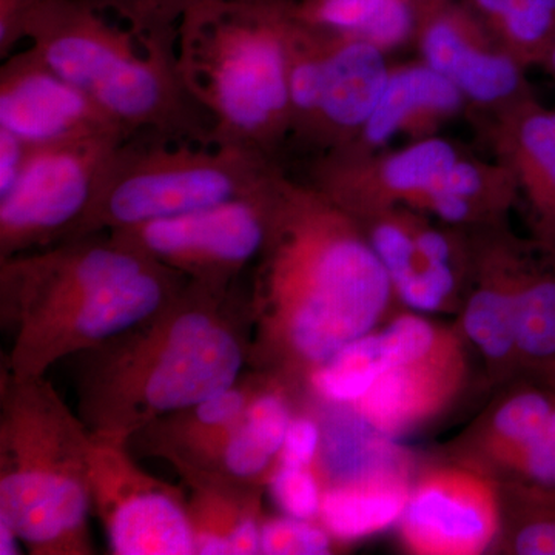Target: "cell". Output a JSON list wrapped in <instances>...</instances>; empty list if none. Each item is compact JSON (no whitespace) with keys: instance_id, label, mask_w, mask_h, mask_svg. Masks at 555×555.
<instances>
[{"instance_id":"cell-1","label":"cell","mask_w":555,"mask_h":555,"mask_svg":"<svg viewBox=\"0 0 555 555\" xmlns=\"http://www.w3.org/2000/svg\"><path fill=\"white\" fill-rule=\"evenodd\" d=\"M259 273L278 364L309 378L403 310L360 222L309 182L280 179Z\"/></svg>"},{"instance_id":"cell-2","label":"cell","mask_w":555,"mask_h":555,"mask_svg":"<svg viewBox=\"0 0 555 555\" xmlns=\"http://www.w3.org/2000/svg\"><path fill=\"white\" fill-rule=\"evenodd\" d=\"M288 24L291 0H221L179 24V75L214 144L278 160L291 134Z\"/></svg>"},{"instance_id":"cell-3","label":"cell","mask_w":555,"mask_h":555,"mask_svg":"<svg viewBox=\"0 0 555 555\" xmlns=\"http://www.w3.org/2000/svg\"><path fill=\"white\" fill-rule=\"evenodd\" d=\"M40 57L82 90L131 138L214 145L211 122L185 89L178 62L145 50L90 0H42L27 22Z\"/></svg>"},{"instance_id":"cell-4","label":"cell","mask_w":555,"mask_h":555,"mask_svg":"<svg viewBox=\"0 0 555 555\" xmlns=\"http://www.w3.org/2000/svg\"><path fill=\"white\" fill-rule=\"evenodd\" d=\"M280 170L275 159L229 145L130 138L109 159L72 238L243 198L264 189Z\"/></svg>"},{"instance_id":"cell-5","label":"cell","mask_w":555,"mask_h":555,"mask_svg":"<svg viewBox=\"0 0 555 555\" xmlns=\"http://www.w3.org/2000/svg\"><path fill=\"white\" fill-rule=\"evenodd\" d=\"M38 387L5 415L0 478V521L36 550L68 547L82 535L89 516L90 441Z\"/></svg>"},{"instance_id":"cell-6","label":"cell","mask_w":555,"mask_h":555,"mask_svg":"<svg viewBox=\"0 0 555 555\" xmlns=\"http://www.w3.org/2000/svg\"><path fill=\"white\" fill-rule=\"evenodd\" d=\"M477 173L476 153L438 134L372 155L317 156L308 182L356 219L406 206L459 225L476 192Z\"/></svg>"},{"instance_id":"cell-7","label":"cell","mask_w":555,"mask_h":555,"mask_svg":"<svg viewBox=\"0 0 555 555\" xmlns=\"http://www.w3.org/2000/svg\"><path fill=\"white\" fill-rule=\"evenodd\" d=\"M389 54L366 40L310 27L292 13L287 35L288 142L313 158L346 149L382 96Z\"/></svg>"},{"instance_id":"cell-8","label":"cell","mask_w":555,"mask_h":555,"mask_svg":"<svg viewBox=\"0 0 555 555\" xmlns=\"http://www.w3.org/2000/svg\"><path fill=\"white\" fill-rule=\"evenodd\" d=\"M378 335L374 385L350 411L379 437L397 438L443 414L469 378L467 343L460 328L400 310Z\"/></svg>"},{"instance_id":"cell-9","label":"cell","mask_w":555,"mask_h":555,"mask_svg":"<svg viewBox=\"0 0 555 555\" xmlns=\"http://www.w3.org/2000/svg\"><path fill=\"white\" fill-rule=\"evenodd\" d=\"M284 170L264 189L179 217L108 232L152 261L193 283L222 288L244 266L261 257L275 214Z\"/></svg>"},{"instance_id":"cell-10","label":"cell","mask_w":555,"mask_h":555,"mask_svg":"<svg viewBox=\"0 0 555 555\" xmlns=\"http://www.w3.org/2000/svg\"><path fill=\"white\" fill-rule=\"evenodd\" d=\"M129 138L101 137L28 150L16 184L0 198L2 259L72 238L105 167Z\"/></svg>"},{"instance_id":"cell-11","label":"cell","mask_w":555,"mask_h":555,"mask_svg":"<svg viewBox=\"0 0 555 555\" xmlns=\"http://www.w3.org/2000/svg\"><path fill=\"white\" fill-rule=\"evenodd\" d=\"M357 221L401 308L422 315H460L474 278L469 230L406 206L385 208Z\"/></svg>"},{"instance_id":"cell-12","label":"cell","mask_w":555,"mask_h":555,"mask_svg":"<svg viewBox=\"0 0 555 555\" xmlns=\"http://www.w3.org/2000/svg\"><path fill=\"white\" fill-rule=\"evenodd\" d=\"M204 309H182L155 328L142 356L124 371L126 392L142 415L188 411L235 386L244 353L238 339Z\"/></svg>"},{"instance_id":"cell-13","label":"cell","mask_w":555,"mask_h":555,"mask_svg":"<svg viewBox=\"0 0 555 555\" xmlns=\"http://www.w3.org/2000/svg\"><path fill=\"white\" fill-rule=\"evenodd\" d=\"M502 389L454 438L456 460L495 485L555 491L554 387L520 377Z\"/></svg>"},{"instance_id":"cell-14","label":"cell","mask_w":555,"mask_h":555,"mask_svg":"<svg viewBox=\"0 0 555 555\" xmlns=\"http://www.w3.org/2000/svg\"><path fill=\"white\" fill-rule=\"evenodd\" d=\"M469 232L473 286L455 324L483 361L489 385L505 386L518 378V310L534 243L518 236L509 222Z\"/></svg>"},{"instance_id":"cell-15","label":"cell","mask_w":555,"mask_h":555,"mask_svg":"<svg viewBox=\"0 0 555 555\" xmlns=\"http://www.w3.org/2000/svg\"><path fill=\"white\" fill-rule=\"evenodd\" d=\"M415 50L462 93L466 115H491L535 96L528 68L494 38L465 0H443L427 17Z\"/></svg>"},{"instance_id":"cell-16","label":"cell","mask_w":555,"mask_h":555,"mask_svg":"<svg viewBox=\"0 0 555 555\" xmlns=\"http://www.w3.org/2000/svg\"><path fill=\"white\" fill-rule=\"evenodd\" d=\"M499 528L494 481L449 460L415 477L398 521L404 550L415 555L489 554Z\"/></svg>"},{"instance_id":"cell-17","label":"cell","mask_w":555,"mask_h":555,"mask_svg":"<svg viewBox=\"0 0 555 555\" xmlns=\"http://www.w3.org/2000/svg\"><path fill=\"white\" fill-rule=\"evenodd\" d=\"M91 496L118 555L195 554V528L177 496L139 473L115 444L90 441Z\"/></svg>"},{"instance_id":"cell-18","label":"cell","mask_w":555,"mask_h":555,"mask_svg":"<svg viewBox=\"0 0 555 555\" xmlns=\"http://www.w3.org/2000/svg\"><path fill=\"white\" fill-rule=\"evenodd\" d=\"M0 129L30 147L101 137L131 138L38 51H14L0 67Z\"/></svg>"},{"instance_id":"cell-19","label":"cell","mask_w":555,"mask_h":555,"mask_svg":"<svg viewBox=\"0 0 555 555\" xmlns=\"http://www.w3.org/2000/svg\"><path fill=\"white\" fill-rule=\"evenodd\" d=\"M492 159L516 179L529 238L555 251V109L537 96L491 115L470 116Z\"/></svg>"},{"instance_id":"cell-20","label":"cell","mask_w":555,"mask_h":555,"mask_svg":"<svg viewBox=\"0 0 555 555\" xmlns=\"http://www.w3.org/2000/svg\"><path fill=\"white\" fill-rule=\"evenodd\" d=\"M466 113L462 93L420 57L392 64L382 96L363 129L346 149L331 153L372 155L392 149L397 139H406L409 144L438 137L447 124Z\"/></svg>"},{"instance_id":"cell-21","label":"cell","mask_w":555,"mask_h":555,"mask_svg":"<svg viewBox=\"0 0 555 555\" xmlns=\"http://www.w3.org/2000/svg\"><path fill=\"white\" fill-rule=\"evenodd\" d=\"M411 488L403 460H382L327 485L318 521L338 543L366 539L398 525Z\"/></svg>"},{"instance_id":"cell-22","label":"cell","mask_w":555,"mask_h":555,"mask_svg":"<svg viewBox=\"0 0 555 555\" xmlns=\"http://www.w3.org/2000/svg\"><path fill=\"white\" fill-rule=\"evenodd\" d=\"M443 0H291L298 21L372 43L386 54L415 49L427 17Z\"/></svg>"},{"instance_id":"cell-23","label":"cell","mask_w":555,"mask_h":555,"mask_svg":"<svg viewBox=\"0 0 555 555\" xmlns=\"http://www.w3.org/2000/svg\"><path fill=\"white\" fill-rule=\"evenodd\" d=\"M554 363L555 251L534 243L518 310V377L542 379Z\"/></svg>"},{"instance_id":"cell-24","label":"cell","mask_w":555,"mask_h":555,"mask_svg":"<svg viewBox=\"0 0 555 555\" xmlns=\"http://www.w3.org/2000/svg\"><path fill=\"white\" fill-rule=\"evenodd\" d=\"M294 420L291 401L281 390L248 400L246 411L230 427L222 459L232 476L257 478L269 469L283 448Z\"/></svg>"},{"instance_id":"cell-25","label":"cell","mask_w":555,"mask_h":555,"mask_svg":"<svg viewBox=\"0 0 555 555\" xmlns=\"http://www.w3.org/2000/svg\"><path fill=\"white\" fill-rule=\"evenodd\" d=\"M526 68L542 67L555 46V0H465Z\"/></svg>"},{"instance_id":"cell-26","label":"cell","mask_w":555,"mask_h":555,"mask_svg":"<svg viewBox=\"0 0 555 555\" xmlns=\"http://www.w3.org/2000/svg\"><path fill=\"white\" fill-rule=\"evenodd\" d=\"M500 528L489 554L555 555V491L496 485Z\"/></svg>"},{"instance_id":"cell-27","label":"cell","mask_w":555,"mask_h":555,"mask_svg":"<svg viewBox=\"0 0 555 555\" xmlns=\"http://www.w3.org/2000/svg\"><path fill=\"white\" fill-rule=\"evenodd\" d=\"M115 13L145 50L177 61L178 28L192 11L221 0H90Z\"/></svg>"},{"instance_id":"cell-28","label":"cell","mask_w":555,"mask_h":555,"mask_svg":"<svg viewBox=\"0 0 555 555\" xmlns=\"http://www.w3.org/2000/svg\"><path fill=\"white\" fill-rule=\"evenodd\" d=\"M334 539L315 520L288 516L268 518L261 524V554L326 555L334 550Z\"/></svg>"},{"instance_id":"cell-29","label":"cell","mask_w":555,"mask_h":555,"mask_svg":"<svg viewBox=\"0 0 555 555\" xmlns=\"http://www.w3.org/2000/svg\"><path fill=\"white\" fill-rule=\"evenodd\" d=\"M270 494L284 516L317 520L320 517L324 488L317 467L278 463L270 476Z\"/></svg>"},{"instance_id":"cell-30","label":"cell","mask_w":555,"mask_h":555,"mask_svg":"<svg viewBox=\"0 0 555 555\" xmlns=\"http://www.w3.org/2000/svg\"><path fill=\"white\" fill-rule=\"evenodd\" d=\"M323 444L320 423L309 415H294L286 440L278 455L281 465L317 467L318 454Z\"/></svg>"},{"instance_id":"cell-31","label":"cell","mask_w":555,"mask_h":555,"mask_svg":"<svg viewBox=\"0 0 555 555\" xmlns=\"http://www.w3.org/2000/svg\"><path fill=\"white\" fill-rule=\"evenodd\" d=\"M247 404L246 393L232 386L193 406V418L208 429L230 430L246 411Z\"/></svg>"},{"instance_id":"cell-32","label":"cell","mask_w":555,"mask_h":555,"mask_svg":"<svg viewBox=\"0 0 555 555\" xmlns=\"http://www.w3.org/2000/svg\"><path fill=\"white\" fill-rule=\"evenodd\" d=\"M42 0H0V57L7 60L27 40V22Z\"/></svg>"},{"instance_id":"cell-33","label":"cell","mask_w":555,"mask_h":555,"mask_svg":"<svg viewBox=\"0 0 555 555\" xmlns=\"http://www.w3.org/2000/svg\"><path fill=\"white\" fill-rule=\"evenodd\" d=\"M30 145L25 144L16 134L0 129V198L16 184L27 160Z\"/></svg>"},{"instance_id":"cell-34","label":"cell","mask_w":555,"mask_h":555,"mask_svg":"<svg viewBox=\"0 0 555 555\" xmlns=\"http://www.w3.org/2000/svg\"><path fill=\"white\" fill-rule=\"evenodd\" d=\"M20 537H17L16 532H14L9 525L0 521V554H20Z\"/></svg>"},{"instance_id":"cell-35","label":"cell","mask_w":555,"mask_h":555,"mask_svg":"<svg viewBox=\"0 0 555 555\" xmlns=\"http://www.w3.org/2000/svg\"><path fill=\"white\" fill-rule=\"evenodd\" d=\"M542 68H545L547 73H550L551 78H553L555 83V46L554 49L551 50V53L547 54L546 61L543 62Z\"/></svg>"},{"instance_id":"cell-36","label":"cell","mask_w":555,"mask_h":555,"mask_svg":"<svg viewBox=\"0 0 555 555\" xmlns=\"http://www.w3.org/2000/svg\"><path fill=\"white\" fill-rule=\"evenodd\" d=\"M542 382L547 383V385L555 389V363L553 364V367L550 369V372H547L545 377L542 378Z\"/></svg>"}]
</instances>
